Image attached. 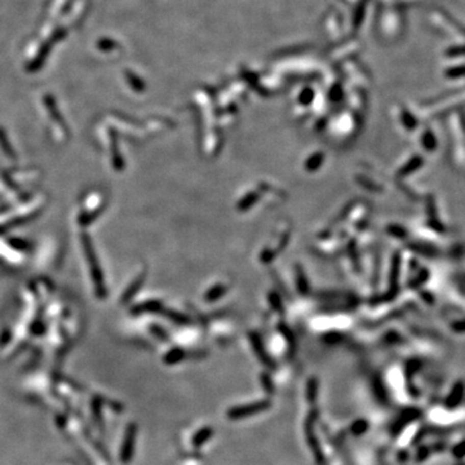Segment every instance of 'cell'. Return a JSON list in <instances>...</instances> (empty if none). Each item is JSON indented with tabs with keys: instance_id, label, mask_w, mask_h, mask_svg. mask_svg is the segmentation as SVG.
<instances>
[{
	"instance_id": "1",
	"label": "cell",
	"mask_w": 465,
	"mask_h": 465,
	"mask_svg": "<svg viewBox=\"0 0 465 465\" xmlns=\"http://www.w3.org/2000/svg\"><path fill=\"white\" fill-rule=\"evenodd\" d=\"M270 401H260L255 402V403L246 404V406H237L230 408L226 412V416L229 419H231V420H238V419H244L248 418V416L256 415L259 412H263V411L270 408Z\"/></svg>"
},
{
	"instance_id": "2",
	"label": "cell",
	"mask_w": 465,
	"mask_h": 465,
	"mask_svg": "<svg viewBox=\"0 0 465 465\" xmlns=\"http://www.w3.org/2000/svg\"><path fill=\"white\" fill-rule=\"evenodd\" d=\"M313 419H314V414L309 418V420L306 421V425H305V433H306V438L307 442H309V447L313 451L314 457H316L317 462L318 464H322L323 462V454H322V450L318 445V441L317 438L314 437L313 433Z\"/></svg>"
},
{
	"instance_id": "3",
	"label": "cell",
	"mask_w": 465,
	"mask_h": 465,
	"mask_svg": "<svg viewBox=\"0 0 465 465\" xmlns=\"http://www.w3.org/2000/svg\"><path fill=\"white\" fill-rule=\"evenodd\" d=\"M213 434V430L211 428H203L202 430L197 433V434L194 435L193 438V445L194 447H200L204 442H207Z\"/></svg>"
},
{
	"instance_id": "4",
	"label": "cell",
	"mask_w": 465,
	"mask_h": 465,
	"mask_svg": "<svg viewBox=\"0 0 465 465\" xmlns=\"http://www.w3.org/2000/svg\"><path fill=\"white\" fill-rule=\"evenodd\" d=\"M317 387H318V382H317L316 379L309 380L307 382V399L310 402H313L316 399L317 396Z\"/></svg>"
},
{
	"instance_id": "5",
	"label": "cell",
	"mask_w": 465,
	"mask_h": 465,
	"mask_svg": "<svg viewBox=\"0 0 465 465\" xmlns=\"http://www.w3.org/2000/svg\"><path fill=\"white\" fill-rule=\"evenodd\" d=\"M367 428H368L367 421H366V420H358V421H355V423L352 425V432L354 433V434L359 435V434H362V433H365L366 430H367Z\"/></svg>"
},
{
	"instance_id": "6",
	"label": "cell",
	"mask_w": 465,
	"mask_h": 465,
	"mask_svg": "<svg viewBox=\"0 0 465 465\" xmlns=\"http://www.w3.org/2000/svg\"><path fill=\"white\" fill-rule=\"evenodd\" d=\"M263 385L265 386L266 391L269 392V394H273V391H274V387H273V384H271L270 379H266L265 376H263Z\"/></svg>"
},
{
	"instance_id": "7",
	"label": "cell",
	"mask_w": 465,
	"mask_h": 465,
	"mask_svg": "<svg viewBox=\"0 0 465 465\" xmlns=\"http://www.w3.org/2000/svg\"><path fill=\"white\" fill-rule=\"evenodd\" d=\"M449 55L451 56H459V55H465V47H459V48H452V49L449 50Z\"/></svg>"
}]
</instances>
